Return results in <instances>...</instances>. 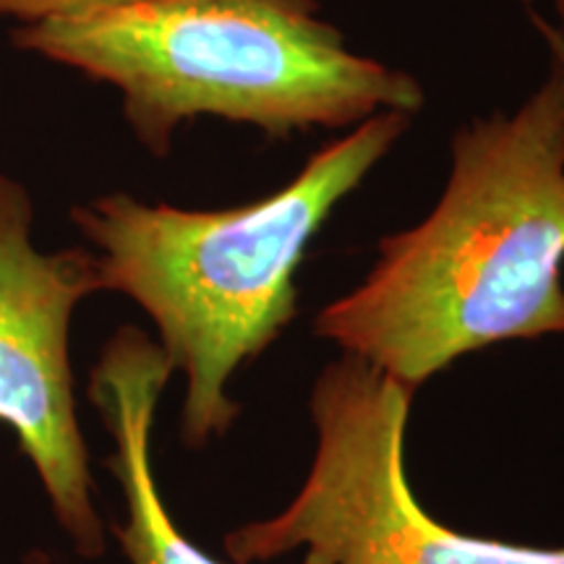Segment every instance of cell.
<instances>
[{"mask_svg": "<svg viewBox=\"0 0 564 564\" xmlns=\"http://www.w3.org/2000/svg\"><path fill=\"white\" fill-rule=\"evenodd\" d=\"M564 63L512 112L457 129L442 196L379 241L314 333L419 390L460 356L564 335Z\"/></svg>", "mask_w": 564, "mask_h": 564, "instance_id": "6da1fadb", "label": "cell"}, {"mask_svg": "<svg viewBox=\"0 0 564 564\" xmlns=\"http://www.w3.org/2000/svg\"><path fill=\"white\" fill-rule=\"evenodd\" d=\"M411 123L405 112H379L314 152L278 192L241 207L181 209L108 194L70 209L97 249L102 291L144 308L167 361L186 377L188 447L236 423L241 408L228 382L299 314L295 274L308 243Z\"/></svg>", "mask_w": 564, "mask_h": 564, "instance_id": "7a4b0ae2", "label": "cell"}, {"mask_svg": "<svg viewBox=\"0 0 564 564\" xmlns=\"http://www.w3.org/2000/svg\"><path fill=\"white\" fill-rule=\"evenodd\" d=\"M13 42L121 91L154 158L202 116L291 139L426 105L413 74L352 51L322 0H137L17 26Z\"/></svg>", "mask_w": 564, "mask_h": 564, "instance_id": "3957f363", "label": "cell"}, {"mask_svg": "<svg viewBox=\"0 0 564 564\" xmlns=\"http://www.w3.org/2000/svg\"><path fill=\"white\" fill-rule=\"evenodd\" d=\"M415 390L343 352L312 387L316 449L285 510L225 535L232 562L253 564L312 549L333 564H564V546L478 539L434 520L405 474Z\"/></svg>", "mask_w": 564, "mask_h": 564, "instance_id": "277c9868", "label": "cell"}, {"mask_svg": "<svg viewBox=\"0 0 564 564\" xmlns=\"http://www.w3.org/2000/svg\"><path fill=\"white\" fill-rule=\"evenodd\" d=\"M30 192L0 173V423L19 436L76 552H105L89 453L74 405L68 335L76 306L102 291L95 251L32 243Z\"/></svg>", "mask_w": 564, "mask_h": 564, "instance_id": "5b68a950", "label": "cell"}, {"mask_svg": "<svg viewBox=\"0 0 564 564\" xmlns=\"http://www.w3.org/2000/svg\"><path fill=\"white\" fill-rule=\"evenodd\" d=\"M173 371L160 343L131 324L105 343L100 361L91 369L89 400L116 442L108 468L126 499V520L112 533L131 564H220L178 531L154 481V411ZM301 564L333 562L306 549Z\"/></svg>", "mask_w": 564, "mask_h": 564, "instance_id": "8992f818", "label": "cell"}, {"mask_svg": "<svg viewBox=\"0 0 564 564\" xmlns=\"http://www.w3.org/2000/svg\"><path fill=\"white\" fill-rule=\"evenodd\" d=\"M126 3H137V0H0V19H13L21 26H30L40 24V21L116 9V6Z\"/></svg>", "mask_w": 564, "mask_h": 564, "instance_id": "52a82bcc", "label": "cell"}, {"mask_svg": "<svg viewBox=\"0 0 564 564\" xmlns=\"http://www.w3.org/2000/svg\"><path fill=\"white\" fill-rule=\"evenodd\" d=\"M531 19H533L535 30H539L541 37H544L549 53L556 55V58H560V61L564 63V34H562L560 30H556V26L549 24V21H546L544 17H541L539 11L531 9Z\"/></svg>", "mask_w": 564, "mask_h": 564, "instance_id": "ba28073f", "label": "cell"}, {"mask_svg": "<svg viewBox=\"0 0 564 564\" xmlns=\"http://www.w3.org/2000/svg\"><path fill=\"white\" fill-rule=\"evenodd\" d=\"M42 564H45V562H42Z\"/></svg>", "mask_w": 564, "mask_h": 564, "instance_id": "9c48e42d", "label": "cell"}]
</instances>
